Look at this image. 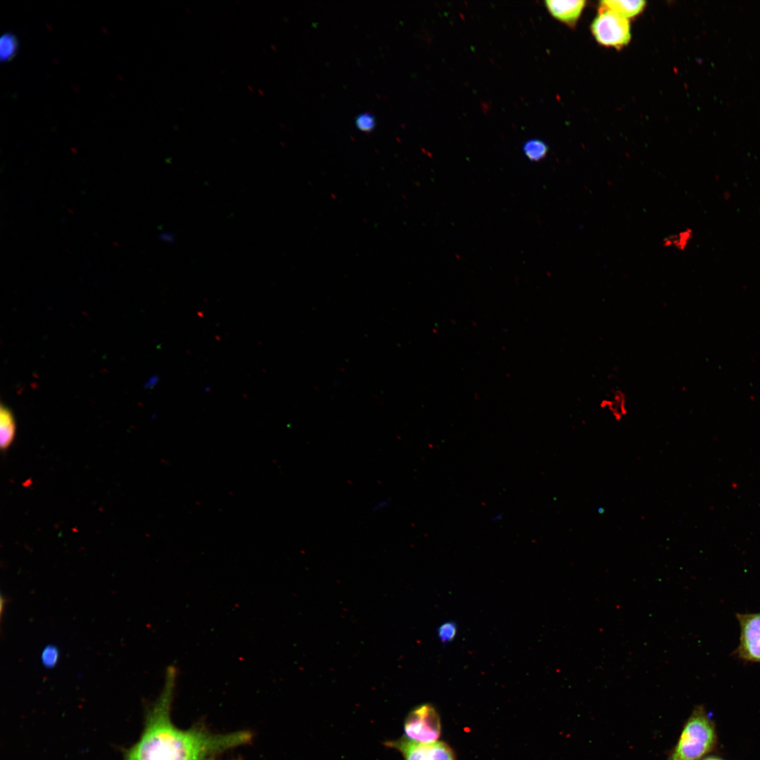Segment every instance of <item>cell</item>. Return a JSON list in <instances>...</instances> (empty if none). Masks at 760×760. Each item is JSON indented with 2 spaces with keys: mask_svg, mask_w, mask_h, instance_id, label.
Listing matches in <instances>:
<instances>
[{
  "mask_svg": "<svg viewBox=\"0 0 760 760\" xmlns=\"http://www.w3.org/2000/svg\"><path fill=\"white\" fill-rule=\"evenodd\" d=\"M388 505V502L387 500H383V501H381V502H379V503H378V504H377V505H376V506L374 507V509H375V510H380V509H384V507H386V506H387Z\"/></svg>",
  "mask_w": 760,
  "mask_h": 760,
  "instance_id": "16",
  "label": "cell"
},
{
  "mask_svg": "<svg viewBox=\"0 0 760 760\" xmlns=\"http://www.w3.org/2000/svg\"><path fill=\"white\" fill-rule=\"evenodd\" d=\"M702 760H723V759H720L718 757H716V756H709V757L704 758V759H703Z\"/></svg>",
  "mask_w": 760,
  "mask_h": 760,
  "instance_id": "17",
  "label": "cell"
},
{
  "mask_svg": "<svg viewBox=\"0 0 760 760\" xmlns=\"http://www.w3.org/2000/svg\"><path fill=\"white\" fill-rule=\"evenodd\" d=\"M384 745L400 752L404 760H455L453 750L443 741L419 742L403 736Z\"/></svg>",
  "mask_w": 760,
  "mask_h": 760,
  "instance_id": "5",
  "label": "cell"
},
{
  "mask_svg": "<svg viewBox=\"0 0 760 760\" xmlns=\"http://www.w3.org/2000/svg\"><path fill=\"white\" fill-rule=\"evenodd\" d=\"M177 676L175 666H168L163 688L147 711L141 737L126 751L124 760H213L251 741L253 735L248 730L215 733L203 726H176L171 709Z\"/></svg>",
  "mask_w": 760,
  "mask_h": 760,
  "instance_id": "1",
  "label": "cell"
},
{
  "mask_svg": "<svg viewBox=\"0 0 760 760\" xmlns=\"http://www.w3.org/2000/svg\"><path fill=\"white\" fill-rule=\"evenodd\" d=\"M740 627L737 657L745 661L760 662V612L737 614Z\"/></svg>",
  "mask_w": 760,
  "mask_h": 760,
  "instance_id": "6",
  "label": "cell"
},
{
  "mask_svg": "<svg viewBox=\"0 0 760 760\" xmlns=\"http://www.w3.org/2000/svg\"><path fill=\"white\" fill-rule=\"evenodd\" d=\"M355 122L357 129L366 132L373 130L376 125L375 118L371 113H363L358 115Z\"/></svg>",
  "mask_w": 760,
  "mask_h": 760,
  "instance_id": "15",
  "label": "cell"
},
{
  "mask_svg": "<svg viewBox=\"0 0 760 760\" xmlns=\"http://www.w3.org/2000/svg\"><path fill=\"white\" fill-rule=\"evenodd\" d=\"M692 237V231L691 229H686L681 232L675 236H670L666 239L665 244L669 246H673L680 250L684 249L690 242Z\"/></svg>",
  "mask_w": 760,
  "mask_h": 760,
  "instance_id": "14",
  "label": "cell"
},
{
  "mask_svg": "<svg viewBox=\"0 0 760 760\" xmlns=\"http://www.w3.org/2000/svg\"><path fill=\"white\" fill-rule=\"evenodd\" d=\"M18 43L16 37L6 32L0 39V59L1 62H7L12 59L18 51Z\"/></svg>",
  "mask_w": 760,
  "mask_h": 760,
  "instance_id": "10",
  "label": "cell"
},
{
  "mask_svg": "<svg viewBox=\"0 0 760 760\" xmlns=\"http://www.w3.org/2000/svg\"><path fill=\"white\" fill-rule=\"evenodd\" d=\"M15 433V424L11 412L3 405L0 409V445L1 450L7 449L11 444Z\"/></svg>",
  "mask_w": 760,
  "mask_h": 760,
  "instance_id": "9",
  "label": "cell"
},
{
  "mask_svg": "<svg viewBox=\"0 0 760 760\" xmlns=\"http://www.w3.org/2000/svg\"><path fill=\"white\" fill-rule=\"evenodd\" d=\"M59 656L58 648L53 645H49L42 652L41 661L45 668L52 669L57 664Z\"/></svg>",
  "mask_w": 760,
  "mask_h": 760,
  "instance_id": "12",
  "label": "cell"
},
{
  "mask_svg": "<svg viewBox=\"0 0 760 760\" xmlns=\"http://www.w3.org/2000/svg\"><path fill=\"white\" fill-rule=\"evenodd\" d=\"M545 4L552 17L570 27H574L585 7V1L547 0Z\"/></svg>",
  "mask_w": 760,
  "mask_h": 760,
  "instance_id": "7",
  "label": "cell"
},
{
  "mask_svg": "<svg viewBox=\"0 0 760 760\" xmlns=\"http://www.w3.org/2000/svg\"><path fill=\"white\" fill-rule=\"evenodd\" d=\"M231 760H240V759H231Z\"/></svg>",
  "mask_w": 760,
  "mask_h": 760,
  "instance_id": "18",
  "label": "cell"
},
{
  "mask_svg": "<svg viewBox=\"0 0 760 760\" xmlns=\"http://www.w3.org/2000/svg\"><path fill=\"white\" fill-rule=\"evenodd\" d=\"M457 632V626L454 621H447L441 624L437 631L438 636L440 641L443 643H448L452 641Z\"/></svg>",
  "mask_w": 760,
  "mask_h": 760,
  "instance_id": "13",
  "label": "cell"
},
{
  "mask_svg": "<svg viewBox=\"0 0 760 760\" xmlns=\"http://www.w3.org/2000/svg\"><path fill=\"white\" fill-rule=\"evenodd\" d=\"M645 4V1L640 0H605L600 2V11H609L628 19L640 13Z\"/></svg>",
  "mask_w": 760,
  "mask_h": 760,
  "instance_id": "8",
  "label": "cell"
},
{
  "mask_svg": "<svg viewBox=\"0 0 760 760\" xmlns=\"http://www.w3.org/2000/svg\"><path fill=\"white\" fill-rule=\"evenodd\" d=\"M405 736L413 741L431 742L438 740L441 733L438 713L431 704H420L410 711L404 722Z\"/></svg>",
  "mask_w": 760,
  "mask_h": 760,
  "instance_id": "3",
  "label": "cell"
},
{
  "mask_svg": "<svg viewBox=\"0 0 760 760\" xmlns=\"http://www.w3.org/2000/svg\"><path fill=\"white\" fill-rule=\"evenodd\" d=\"M591 31L596 41L606 46L621 49L631 38L629 20L609 11H600L591 24Z\"/></svg>",
  "mask_w": 760,
  "mask_h": 760,
  "instance_id": "4",
  "label": "cell"
},
{
  "mask_svg": "<svg viewBox=\"0 0 760 760\" xmlns=\"http://www.w3.org/2000/svg\"><path fill=\"white\" fill-rule=\"evenodd\" d=\"M717 741L714 721L703 706H697L666 760H702L714 749Z\"/></svg>",
  "mask_w": 760,
  "mask_h": 760,
  "instance_id": "2",
  "label": "cell"
},
{
  "mask_svg": "<svg viewBox=\"0 0 760 760\" xmlns=\"http://www.w3.org/2000/svg\"><path fill=\"white\" fill-rule=\"evenodd\" d=\"M525 156L531 161H539L544 158L548 151L547 144L539 139H531L524 144Z\"/></svg>",
  "mask_w": 760,
  "mask_h": 760,
  "instance_id": "11",
  "label": "cell"
}]
</instances>
